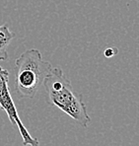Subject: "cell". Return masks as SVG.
I'll use <instances>...</instances> for the list:
<instances>
[{"label":"cell","mask_w":139,"mask_h":146,"mask_svg":"<svg viewBox=\"0 0 139 146\" xmlns=\"http://www.w3.org/2000/svg\"><path fill=\"white\" fill-rule=\"evenodd\" d=\"M52 66L40 50L27 49L15 61V91L20 98H34Z\"/></svg>","instance_id":"cell-2"},{"label":"cell","mask_w":139,"mask_h":146,"mask_svg":"<svg viewBox=\"0 0 139 146\" xmlns=\"http://www.w3.org/2000/svg\"><path fill=\"white\" fill-rule=\"evenodd\" d=\"M14 34L10 31L7 24L0 26V60H7V48L14 38Z\"/></svg>","instance_id":"cell-4"},{"label":"cell","mask_w":139,"mask_h":146,"mask_svg":"<svg viewBox=\"0 0 139 146\" xmlns=\"http://www.w3.org/2000/svg\"><path fill=\"white\" fill-rule=\"evenodd\" d=\"M42 85L51 106L61 110L82 127H88L91 123V117L87 111L82 94L73 89L61 68H52L44 78Z\"/></svg>","instance_id":"cell-1"},{"label":"cell","mask_w":139,"mask_h":146,"mask_svg":"<svg viewBox=\"0 0 139 146\" xmlns=\"http://www.w3.org/2000/svg\"><path fill=\"white\" fill-rule=\"evenodd\" d=\"M9 81V72L0 66V108L7 113L10 121L14 126H17L20 131L21 137L24 146H40L38 139L35 138L31 135L28 129L25 127L22 119H20L17 111L16 106L12 99L8 87Z\"/></svg>","instance_id":"cell-3"}]
</instances>
